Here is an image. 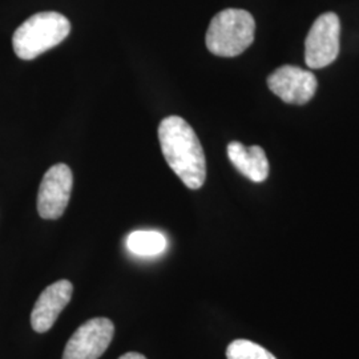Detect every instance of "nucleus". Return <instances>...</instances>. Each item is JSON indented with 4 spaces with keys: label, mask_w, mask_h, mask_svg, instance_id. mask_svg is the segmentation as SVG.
<instances>
[{
    "label": "nucleus",
    "mask_w": 359,
    "mask_h": 359,
    "mask_svg": "<svg viewBox=\"0 0 359 359\" xmlns=\"http://www.w3.org/2000/svg\"><path fill=\"white\" fill-rule=\"evenodd\" d=\"M71 32V23L59 13H39L19 27L13 34L15 53L23 60H32L60 44Z\"/></svg>",
    "instance_id": "obj_2"
},
{
    "label": "nucleus",
    "mask_w": 359,
    "mask_h": 359,
    "mask_svg": "<svg viewBox=\"0 0 359 359\" xmlns=\"http://www.w3.org/2000/svg\"><path fill=\"white\" fill-rule=\"evenodd\" d=\"M228 359H277L266 348L248 339H236L226 348Z\"/></svg>",
    "instance_id": "obj_11"
},
{
    "label": "nucleus",
    "mask_w": 359,
    "mask_h": 359,
    "mask_svg": "<svg viewBox=\"0 0 359 359\" xmlns=\"http://www.w3.org/2000/svg\"><path fill=\"white\" fill-rule=\"evenodd\" d=\"M74 293V285L60 280L50 285L38 298L31 313V325L36 333H46L55 325L60 313L69 304Z\"/></svg>",
    "instance_id": "obj_8"
},
{
    "label": "nucleus",
    "mask_w": 359,
    "mask_h": 359,
    "mask_svg": "<svg viewBox=\"0 0 359 359\" xmlns=\"http://www.w3.org/2000/svg\"><path fill=\"white\" fill-rule=\"evenodd\" d=\"M74 185L72 170L65 164L50 168L41 180L38 193V212L44 219H57L65 215Z\"/></svg>",
    "instance_id": "obj_5"
},
{
    "label": "nucleus",
    "mask_w": 359,
    "mask_h": 359,
    "mask_svg": "<svg viewBox=\"0 0 359 359\" xmlns=\"http://www.w3.org/2000/svg\"><path fill=\"white\" fill-rule=\"evenodd\" d=\"M256 22L245 10L228 8L218 13L206 31L208 50L221 57H234L255 41Z\"/></svg>",
    "instance_id": "obj_3"
},
{
    "label": "nucleus",
    "mask_w": 359,
    "mask_h": 359,
    "mask_svg": "<svg viewBox=\"0 0 359 359\" xmlns=\"http://www.w3.org/2000/svg\"><path fill=\"white\" fill-rule=\"evenodd\" d=\"M228 157L237 170L253 182L268 179L269 161L261 147H245L241 142H233L228 145Z\"/></svg>",
    "instance_id": "obj_9"
},
{
    "label": "nucleus",
    "mask_w": 359,
    "mask_h": 359,
    "mask_svg": "<svg viewBox=\"0 0 359 359\" xmlns=\"http://www.w3.org/2000/svg\"><path fill=\"white\" fill-rule=\"evenodd\" d=\"M270 90L287 104H306L318 87L313 72L294 65H283L268 77Z\"/></svg>",
    "instance_id": "obj_7"
},
{
    "label": "nucleus",
    "mask_w": 359,
    "mask_h": 359,
    "mask_svg": "<svg viewBox=\"0 0 359 359\" xmlns=\"http://www.w3.org/2000/svg\"><path fill=\"white\" fill-rule=\"evenodd\" d=\"M158 140L168 165L189 189H200L206 179L204 149L192 127L180 116L160 123Z\"/></svg>",
    "instance_id": "obj_1"
},
{
    "label": "nucleus",
    "mask_w": 359,
    "mask_h": 359,
    "mask_svg": "<svg viewBox=\"0 0 359 359\" xmlns=\"http://www.w3.org/2000/svg\"><path fill=\"white\" fill-rule=\"evenodd\" d=\"M118 359H147L142 354H139V353H127V354H124V355H121Z\"/></svg>",
    "instance_id": "obj_12"
},
{
    "label": "nucleus",
    "mask_w": 359,
    "mask_h": 359,
    "mask_svg": "<svg viewBox=\"0 0 359 359\" xmlns=\"http://www.w3.org/2000/svg\"><path fill=\"white\" fill-rule=\"evenodd\" d=\"M129 252L139 257H154L165 252L167 237L156 231H132L127 238Z\"/></svg>",
    "instance_id": "obj_10"
},
{
    "label": "nucleus",
    "mask_w": 359,
    "mask_h": 359,
    "mask_svg": "<svg viewBox=\"0 0 359 359\" xmlns=\"http://www.w3.org/2000/svg\"><path fill=\"white\" fill-rule=\"evenodd\" d=\"M339 18L334 13H322L313 23L305 40V60L313 69L332 65L339 53Z\"/></svg>",
    "instance_id": "obj_4"
},
{
    "label": "nucleus",
    "mask_w": 359,
    "mask_h": 359,
    "mask_svg": "<svg viewBox=\"0 0 359 359\" xmlns=\"http://www.w3.org/2000/svg\"><path fill=\"white\" fill-rule=\"evenodd\" d=\"M115 326L108 318L83 323L65 345L63 359H99L111 345Z\"/></svg>",
    "instance_id": "obj_6"
}]
</instances>
